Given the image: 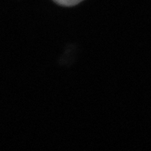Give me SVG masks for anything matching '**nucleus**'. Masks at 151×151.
Instances as JSON below:
<instances>
[{
    "instance_id": "f257e3e1",
    "label": "nucleus",
    "mask_w": 151,
    "mask_h": 151,
    "mask_svg": "<svg viewBox=\"0 0 151 151\" xmlns=\"http://www.w3.org/2000/svg\"><path fill=\"white\" fill-rule=\"evenodd\" d=\"M52 1L63 7H73L80 4L83 0H52Z\"/></svg>"
}]
</instances>
